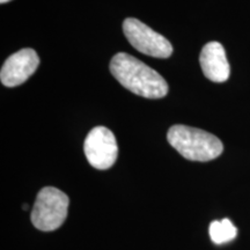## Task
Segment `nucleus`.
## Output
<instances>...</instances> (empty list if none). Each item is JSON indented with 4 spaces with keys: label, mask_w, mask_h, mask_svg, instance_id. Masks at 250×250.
I'll return each instance as SVG.
<instances>
[{
    "label": "nucleus",
    "mask_w": 250,
    "mask_h": 250,
    "mask_svg": "<svg viewBox=\"0 0 250 250\" xmlns=\"http://www.w3.org/2000/svg\"><path fill=\"white\" fill-rule=\"evenodd\" d=\"M110 72L122 86L146 99H161L168 93L167 83L158 72L125 52L112 57Z\"/></svg>",
    "instance_id": "1"
},
{
    "label": "nucleus",
    "mask_w": 250,
    "mask_h": 250,
    "mask_svg": "<svg viewBox=\"0 0 250 250\" xmlns=\"http://www.w3.org/2000/svg\"><path fill=\"white\" fill-rule=\"evenodd\" d=\"M167 139L183 158L191 161H211L224 151L221 140L213 134L187 125L171 126Z\"/></svg>",
    "instance_id": "2"
},
{
    "label": "nucleus",
    "mask_w": 250,
    "mask_h": 250,
    "mask_svg": "<svg viewBox=\"0 0 250 250\" xmlns=\"http://www.w3.org/2000/svg\"><path fill=\"white\" fill-rule=\"evenodd\" d=\"M70 199L66 193L54 187L43 188L36 197L31 211V223L42 232H52L66 220Z\"/></svg>",
    "instance_id": "3"
},
{
    "label": "nucleus",
    "mask_w": 250,
    "mask_h": 250,
    "mask_svg": "<svg viewBox=\"0 0 250 250\" xmlns=\"http://www.w3.org/2000/svg\"><path fill=\"white\" fill-rule=\"evenodd\" d=\"M123 31L131 45L143 54L156 58H168L173 54L169 41L137 19H126Z\"/></svg>",
    "instance_id": "4"
},
{
    "label": "nucleus",
    "mask_w": 250,
    "mask_h": 250,
    "mask_svg": "<svg viewBox=\"0 0 250 250\" xmlns=\"http://www.w3.org/2000/svg\"><path fill=\"white\" fill-rule=\"evenodd\" d=\"M83 151L94 168L104 170L117 160L118 147L114 133L104 126H96L87 134Z\"/></svg>",
    "instance_id": "5"
},
{
    "label": "nucleus",
    "mask_w": 250,
    "mask_h": 250,
    "mask_svg": "<svg viewBox=\"0 0 250 250\" xmlns=\"http://www.w3.org/2000/svg\"><path fill=\"white\" fill-rule=\"evenodd\" d=\"M40 65L39 56L33 49H22L6 59L0 72L2 85L15 87L35 73Z\"/></svg>",
    "instance_id": "6"
},
{
    "label": "nucleus",
    "mask_w": 250,
    "mask_h": 250,
    "mask_svg": "<svg viewBox=\"0 0 250 250\" xmlns=\"http://www.w3.org/2000/svg\"><path fill=\"white\" fill-rule=\"evenodd\" d=\"M199 62L202 70L208 80L213 83H225L229 78L230 67L226 52L219 42H208L205 44L201 52Z\"/></svg>",
    "instance_id": "7"
},
{
    "label": "nucleus",
    "mask_w": 250,
    "mask_h": 250,
    "mask_svg": "<svg viewBox=\"0 0 250 250\" xmlns=\"http://www.w3.org/2000/svg\"><path fill=\"white\" fill-rule=\"evenodd\" d=\"M210 237L215 245H224L234 240L237 235V228L229 219L212 221L210 225Z\"/></svg>",
    "instance_id": "8"
},
{
    "label": "nucleus",
    "mask_w": 250,
    "mask_h": 250,
    "mask_svg": "<svg viewBox=\"0 0 250 250\" xmlns=\"http://www.w3.org/2000/svg\"><path fill=\"white\" fill-rule=\"evenodd\" d=\"M8 1H11V0H0V2H1V4H5V2H8Z\"/></svg>",
    "instance_id": "9"
},
{
    "label": "nucleus",
    "mask_w": 250,
    "mask_h": 250,
    "mask_svg": "<svg viewBox=\"0 0 250 250\" xmlns=\"http://www.w3.org/2000/svg\"><path fill=\"white\" fill-rule=\"evenodd\" d=\"M22 208H24V210H28V208H29V206H28V204H24V205L22 206Z\"/></svg>",
    "instance_id": "10"
}]
</instances>
